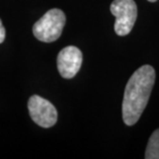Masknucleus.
I'll list each match as a JSON object with an SVG mask.
<instances>
[{
	"instance_id": "obj_1",
	"label": "nucleus",
	"mask_w": 159,
	"mask_h": 159,
	"mask_svg": "<svg viewBox=\"0 0 159 159\" xmlns=\"http://www.w3.org/2000/svg\"><path fill=\"white\" fill-rule=\"evenodd\" d=\"M155 77V70L151 65H143L128 80L122 104L123 121L126 125H134L141 118L150 98Z\"/></svg>"
},
{
	"instance_id": "obj_2",
	"label": "nucleus",
	"mask_w": 159,
	"mask_h": 159,
	"mask_svg": "<svg viewBox=\"0 0 159 159\" xmlns=\"http://www.w3.org/2000/svg\"><path fill=\"white\" fill-rule=\"evenodd\" d=\"M65 23L66 17L64 12L59 8H52L33 25L32 31L39 40L52 43L60 37Z\"/></svg>"
},
{
	"instance_id": "obj_3",
	"label": "nucleus",
	"mask_w": 159,
	"mask_h": 159,
	"mask_svg": "<svg viewBox=\"0 0 159 159\" xmlns=\"http://www.w3.org/2000/svg\"><path fill=\"white\" fill-rule=\"evenodd\" d=\"M111 12L115 16V32L119 36H125L132 30L138 17V7L134 0H114L111 4Z\"/></svg>"
},
{
	"instance_id": "obj_4",
	"label": "nucleus",
	"mask_w": 159,
	"mask_h": 159,
	"mask_svg": "<svg viewBox=\"0 0 159 159\" xmlns=\"http://www.w3.org/2000/svg\"><path fill=\"white\" fill-rule=\"evenodd\" d=\"M28 111L31 119L43 128H50L57 122L58 113L55 107L49 100L39 95H32L29 98Z\"/></svg>"
},
{
	"instance_id": "obj_5",
	"label": "nucleus",
	"mask_w": 159,
	"mask_h": 159,
	"mask_svg": "<svg viewBox=\"0 0 159 159\" xmlns=\"http://www.w3.org/2000/svg\"><path fill=\"white\" fill-rule=\"evenodd\" d=\"M83 62V54L77 47L68 46L60 51L57 57V67L64 79H72L78 74Z\"/></svg>"
},
{
	"instance_id": "obj_6",
	"label": "nucleus",
	"mask_w": 159,
	"mask_h": 159,
	"mask_svg": "<svg viewBox=\"0 0 159 159\" xmlns=\"http://www.w3.org/2000/svg\"><path fill=\"white\" fill-rule=\"evenodd\" d=\"M146 159H159V128L152 133L145 152Z\"/></svg>"
},
{
	"instance_id": "obj_7",
	"label": "nucleus",
	"mask_w": 159,
	"mask_h": 159,
	"mask_svg": "<svg viewBox=\"0 0 159 159\" xmlns=\"http://www.w3.org/2000/svg\"><path fill=\"white\" fill-rule=\"evenodd\" d=\"M5 39V28L2 25V22L0 20V43H2Z\"/></svg>"
},
{
	"instance_id": "obj_8",
	"label": "nucleus",
	"mask_w": 159,
	"mask_h": 159,
	"mask_svg": "<svg viewBox=\"0 0 159 159\" xmlns=\"http://www.w3.org/2000/svg\"><path fill=\"white\" fill-rule=\"evenodd\" d=\"M148 1H150V2H155V1H157V0H148Z\"/></svg>"
}]
</instances>
